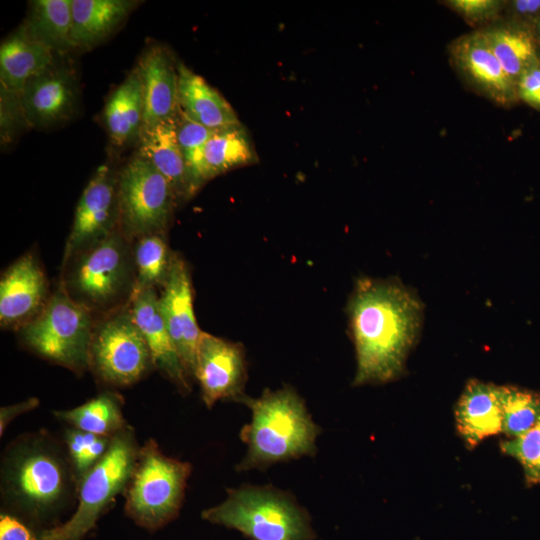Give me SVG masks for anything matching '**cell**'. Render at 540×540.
<instances>
[{
    "instance_id": "cell-1",
    "label": "cell",
    "mask_w": 540,
    "mask_h": 540,
    "mask_svg": "<svg viewBox=\"0 0 540 540\" xmlns=\"http://www.w3.org/2000/svg\"><path fill=\"white\" fill-rule=\"evenodd\" d=\"M355 345L354 386L398 379L418 337L423 306L398 280L358 279L348 303Z\"/></svg>"
},
{
    "instance_id": "cell-2",
    "label": "cell",
    "mask_w": 540,
    "mask_h": 540,
    "mask_svg": "<svg viewBox=\"0 0 540 540\" xmlns=\"http://www.w3.org/2000/svg\"><path fill=\"white\" fill-rule=\"evenodd\" d=\"M0 491L4 509L42 530L57 526L79 491L63 441L38 430L10 442L2 455Z\"/></svg>"
},
{
    "instance_id": "cell-3",
    "label": "cell",
    "mask_w": 540,
    "mask_h": 540,
    "mask_svg": "<svg viewBox=\"0 0 540 540\" xmlns=\"http://www.w3.org/2000/svg\"><path fill=\"white\" fill-rule=\"evenodd\" d=\"M241 403L250 408L252 419L240 432L248 449L236 466L237 471L266 468L316 453L315 441L320 428L292 387L284 386L275 391L266 389L259 398L245 395Z\"/></svg>"
},
{
    "instance_id": "cell-4",
    "label": "cell",
    "mask_w": 540,
    "mask_h": 540,
    "mask_svg": "<svg viewBox=\"0 0 540 540\" xmlns=\"http://www.w3.org/2000/svg\"><path fill=\"white\" fill-rule=\"evenodd\" d=\"M62 271L60 287L93 315L126 307L136 287L132 243L119 229L62 263Z\"/></svg>"
},
{
    "instance_id": "cell-5",
    "label": "cell",
    "mask_w": 540,
    "mask_h": 540,
    "mask_svg": "<svg viewBox=\"0 0 540 540\" xmlns=\"http://www.w3.org/2000/svg\"><path fill=\"white\" fill-rule=\"evenodd\" d=\"M227 498L202 511L213 524L241 532L252 540H314L308 512L291 495L270 486L227 489Z\"/></svg>"
},
{
    "instance_id": "cell-6",
    "label": "cell",
    "mask_w": 540,
    "mask_h": 540,
    "mask_svg": "<svg viewBox=\"0 0 540 540\" xmlns=\"http://www.w3.org/2000/svg\"><path fill=\"white\" fill-rule=\"evenodd\" d=\"M191 464L165 455L154 439L140 446L125 492L126 515L139 527L160 529L181 509Z\"/></svg>"
},
{
    "instance_id": "cell-7",
    "label": "cell",
    "mask_w": 540,
    "mask_h": 540,
    "mask_svg": "<svg viewBox=\"0 0 540 540\" xmlns=\"http://www.w3.org/2000/svg\"><path fill=\"white\" fill-rule=\"evenodd\" d=\"M139 448L129 424L114 435L107 452L83 477L73 514L65 522L43 529L41 540H82L94 529L115 498L125 492Z\"/></svg>"
},
{
    "instance_id": "cell-8",
    "label": "cell",
    "mask_w": 540,
    "mask_h": 540,
    "mask_svg": "<svg viewBox=\"0 0 540 540\" xmlns=\"http://www.w3.org/2000/svg\"><path fill=\"white\" fill-rule=\"evenodd\" d=\"M94 315L59 286L40 314L19 329L24 346L76 374L89 369Z\"/></svg>"
},
{
    "instance_id": "cell-9",
    "label": "cell",
    "mask_w": 540,
    "mask_h": 540,
    "mask_svg": "<svg viewBox=\"0 0 540 540\" xmlns=\"http://www.w3.org/2000/svg\"><path fill=\"white\" fill-rule=\"evenodd\" d=\"M177 204L169 182L140 154L119 171L118 229L129 242L150 234L166 235Z\"/></svg>"
},
{
    "instance_id": "cell-10",
    "label": "cell",
    "mask_w": 540,
    "mask_h": 540,
    "mask_svg": "<svg viewBox=\"0 0 540 540\" xmlns=\"http://www.w3.org/2000/svg\"><path fill=\"white\" fill-rule=\"evenodd\" d=\"M154 368L151 352L128 305L94 325L89 369L104 384L130 386Z\"/></svg>"
},
{
    "instance_id": "cell-11",
    "label": "cell",
    "mask_w": 540,
    "mask_h": 540,
    "mask_svg": "<svg viewBox=\"0 0 540 540\" xmlns=\"http://www.w3.org/2000/svg\"><path fill=\"white\" fill-rule=\"evenodd\" d=\"M449 63L472 92L501 108L519 103L516 84L502 68L478 30L458 36L447 45Z\"/></svg>"
},
{
    "instance_id": "cell-12",
    "label": "cell",
    "mask_w": 540,
    "mask_h": 540,
    "mask_svg": "<svg viewBox=\"0 0 540 540\" xmlns=\"http://www.w3.org/2000/svg\"><path fill=\"white\" fill-rule=\"evenodd\" d=\"M118 176L105 163L90 178L75 209L62 263L118 229Z\"/></svg>"
},
{
    "instance_id": "cell-13",
    "label": "cell",
    "mask_w": 540,
    "mask_h": 540,
    "mask_svg": "<svg viewBox=\"0 0 540 540\" xmlns=\"http://www.w3.org/2000/svg\"><path fill=\"white\" fill-rule=\"evenodd\" d=\"M246 378L243 346L202 331L194 379L200 385L206 407L212 408L220 400L241 402Z\"/></svg>"
},
{
    "instance_id": "cell-14",
    "label": "cell",
    "mask_w": 540,
    "mask_h": 540,
    "mask_svg": "<svg viewBox=\"0 0 540 540\" xmlns=\"http://www.w3.org/2000/svg\"><path fill=\"white\" fill-rule=\"evenodd\" d=\"M159 306L182 364L192 380L202 331L198 327L193 288L187 262L174 253L166 283L158 294Z\"/></svg>"
},
{
    "instance_id": "cell-15",
    "label": "cell",
    "mask_w": 540,
    "mask_h": 540,
    "mask_svg": "<svg viewBox=\"0 0 540 540\" xmlns=\"http://www.w3.org/2000/svg\"><path fill=\"white\" fill-rule=\"evenodd\" d=\"M77 96L74 70L55 61L29 79L20 92L28 127L43 129L68 121L75 113Z\"/></svg>"
},
{
    "instance_id": "cell-16",
    "label": "cell",
    "mask_w": 540,
    "mask_h": 540,
    "mask_svg": "<svg viewBox=\"0 0 540 540\" xmlns=\"http://www.w3.org/2000/svg\"><path fill=\"white\" fill-rule=\"evenodd\" d=\"M48 281L35 255L26 253L2 273L0 324L19 330L36 318L49 298Z\"/></svg>"
},
{
    "instance_id": "cell-17",
    "label": "cell",
    "mask_w": 540,
    "mask_h": 540,
    "mask_svg": "<svg viewBox=\"0 0 540 540\" xmlns=\"http://www.w3.org/2000/svg\"><path fill=\"white\" fill-rule=\"evenodd\" d=\"M128 307L149 347L154 368L181 392H190L192 380L182 364L166 326L157 291L155 289L135 290Z\"/></svg>"
},
{
    "instance_id": "cell-18",
    "label": "cell",
    "mask_w": 540,
    "mask_h": 540,
    "mask_svg": "<svg viewBox=\"0 0 540 540\" xmlns=\"http://www.w3.org/2000/svg\"><path fill=\"white\" fill-rule=\"evenodd\" d=\"M137 68L143 84V129L175 117L179 111V76L178 63L170 51L160 45L149 47Z\"/></svg>"
},
{
    "instance_id": "cell-19",
    "label": "cell",
    "mask_w": 540,
    "mask_h": 540,
    "mask_svg": "<svg viewBox=\"0 0 540 540\" xmlns=\"http://www.w3.org/2000/svg\"><path fill=\"white\" fill-rule=\"evenodd\" d=\"M456 429L468 449L503 432L502 386L469 380L455 406Z\"/></svg>"
},
{
    "instance_id": "cell-20",
    "label": "cell",
    "mask_w": 540,
    "mask_h": 540,
    "mask_svg": "<svg viewBox=\"0 0 540 540\" xmlns=\"http://www.w3.org/2000/svg\"><path fill=\"white\" fill-rule=\"evenodd\" d=\"M138 154L148 160L169 182L178 203L194 194L180 149L175 117L143 129Z\"/></svg>"
},
{
    "instance_id": "cell-21",
    "label": "cell",
    "mask_w": 540,
    "mask_h": 540,
    "mask_svg": "<svg viewBox=\"0 0 540 540\" xmlns=\"http://www.w3.org/2000/svg\"><path fill=\"white\" fill-rule=\"evenodd\" d=\"M55 62V52L31 36L24 25L0 47V86L20 94L26 82Z\"/></svg>"
},
{
    "instance_id": "cell-22",
    "label": "cell",
    "mask_w": 540,
    "mask_h": 540,
    "mask_svg": "<svg viewBox=\"0 0 540 540\" xmlns=\"http://www.w3.org/2000/svg\"><path fill=\"white\" fill-rule=\"evenodd\" d=\"M179 110L190 120L211 129L240 125L227 100L200 75L178 63Z\"/></svg>"
},
{
    "instance_id": "cell-23",
    "label": "cell",
    "mask_w": 540,
    "mask_h": 540,
    "mask_svg": "<svg viewBox=\"0 0 540 540\" xmlns=\"http://www.w3.org/2000/svg\"><path fill=\"white\" fill-rule=\"evenodd\" d=\"M130 0H71L73 49H90L116 31L135 7Z\"/></svg>"
},
{
    "instance_id": "cell-24",
    "label": "cell",
    "mask_w": 540,
    "mask_h": 540,
    "mask_svg": "<svg viewBox=\"0 0 540 540\" xmlns=\"http://www.w3.org/2000/svg\"><path fill=\"white\" fill-rule=\"evenodd\" d=\"M103 119L109 137L116 146L139 140L144 123V95L137 67L110 94Z\"/></svg>"
},
{
    "instance_id": "cell-25",
    "label": "cell",
    "mask_w": 540,
    "mask_h": 540,
    "mask_svg": "<svg viewBox=\"0 0 540 540\" xmlns=\"http://www.w3.org/2000/svg\"><path fill=\"white\" fill-rule=\"evenodd\" d=\"M478 31L483 34L493 54L515 84L540 56L535 28L502 18Z\"/></svg>"
},
{
    "instance_id": "cell-26",
    "label": "cell",
    "mask_w": 540,
    "mask_h": 540,
    "mask_svg": "<svg viewBox=\"0 0 540 540\" xmlns=\"http://www.w3.org/2000/svg\"><path fill=\"white\" fill-rule=\"evenodd\" d=\"M53 413L70 427L107 437H113L128 425L122 397L112 391L102 392L74 408Z\"/></svg>"
},
{
    "instance_id": "cell-27",
    "label": "cell",
    "mask_w": 540,
    "mask_h": 540,
    "mask_svg": "<svg viewBox=\"0 0 540 540\" xmlns=\"http://www.w3.org/2000/svg\"><path fill=\"white\" fill-rule=\"evenodd\" d=\"M24 27L31 36L55 53L72 50L71 0L32 1Z\"/></svg>"
},
{
    "instance_id": "cell-28",
    "label": "cell",
    "mask_w": 540,
    "mask_h": 540,
    "mask_svg": "<svg viewBox=\"0 0 540 540\" xmlns=\"http://www.w3.org/2000/svg\"><path fill=\"white\" fill-rule=\"evenodd\" d=\"M255 158L248 135L241 124L218 129L204 146V180L206 182L231 169L251 164Z\"/></svg>"
},
{
    "instance_id": "cell-29",
    "label": "cell",
    "mask_w": 540,
    "mask_h": 540,
    "mask_svg": "<svg viewBox=\"0 0 540 540\" xmlns=\"http://www.w3.org/2000/svg\"><path fill=\"white\" fill-rule=\"evenodd\" d=\"M132 251L136 273L135 290H161L167 281L174 256L166 235L140 237L132 242Z\"/></svg>"
},
{
    "instance_id": "cell-30",
    "label": "cell",
    "mask_w": 540,
    "mask_h": 540,
    "mask_svg": "<svg viewBox=\"0 0 540 540\" xmlns=\"http://www.w3.org/2000/svg\"><path fill=\"white\" fill-rule=\"evenodd\" d=\"M503 432L516 438L540 418V393L516 386H502Z\"/></svg>"
},
{
    "instance_id": "cell-31",
    "label": "cell",
    "mask_w": 540,
    "mask_h": 540,
    "mask_svg": "<svg viewBox=\"0 0 540 540\" xmlns=\"http://www.w3.org/2000/svg\"><path fill=\"white\" fill-rule=\"evenodd\" d=\"M177 140L188 171L193 194L205 183L203 152L209 138L218 129H211L187 118L180 110L175 116Z\"/></svg>"
},
{
    "instance_id": "cell-32",
    "label": "cell",
    "mask_w": 540,
    "mask_h": 540,
    "mask_svg": "<svg viewBox=\"0 0 540 540\" xmlns=\"http://www.w3.org/2000/svg\"><path fill=\"white\" fill-rule=\"evenodd\" d=\"M111 440L112 437L96 435L70 426L65 429L62 441L79 485L87 472L107 452Z\"/></svg>"
},
{
    "instance_id": "cell-33",
    "label": "cell",
    "mask_w": 540,
    "mask_h": 540,
    "mask_svg": "<svg viewBox=\"0 0 540 540\" xmlns=\"http://www.w3.org/2000/svg\"><path fill=\"white\" fill-rule=\"evenodd\" d=\"M500 449L521 464L528 484H540V418L522 435L502 441Z\"/></svg>"
},
{
    "instance_id": "cell-34",
    "label": "cell",
    "mask_w": 540,
    "mask_h": 540,
    "mask_svg": "<svg viewBox=\"0 0 540 540\" xmlns=\"http://www.w3.org/2000/svg\"><path fill=\"white\" fill-rule=\"evenodd\" d=\"M506 0H445L440 4L459 15L473 30L484 29L503 18Z\"/></svg>"
},
{
    "instance_id": "cell-35",
    "label": "cell",
    "mask_w": 540,
    "mask_h": 540,
    "mask_svg": "<svg viewBox=\"0 0 540 540\" xmlns=\"http://www.w3.org/2000/svg\"><path fill=\"white\" fill-rule=\"evenodd\" d=\"M28 127L21 105L20 94L0 86V134L1 142H11L15 135Z\"/></svg>"
},
{
    "instance_id": "cell-36",
    "label": "cell",
    "mask_w": 540,
    "mask_h": 540,
    "mask_svg": "<svg viewBox=\"0 0 540 540\" xmlns=\"http://www.w3.org/2000/svg\"><path fill=\"white\" fill-rule=\"evenodd\" d=\"M41 531L17 514L1 510L0 540H41Z\"/></svg>"
},
{
    "instance_id": "cell-37",
    "label": "cell",
    "mask_w": 540,
    "mask_h": 540,
    "mask_svg": "<svg viewBox=\"0 0 540 540\" xmlns=\"http://www.w3.org/2000/svg\"><path fill=\"white\" fill-rule=\"evenodd\" d=\"M519 102H523L540 113V56L516 82Z\"/></svg>"
},
{
    "instance_id": "cell-38",
    "label": "cell",
    "mask_w": 540,
    "mask_h": 540,
    "mask_svg": "<svg viewBox=\"0 0 540 540\" xmlns=\"http://www.w3.org/2000/svg\"><path fill=\"white\" fill-rule=\"evenodd\" d=\"M503 18L535 28L540 21V0H506Z\"/></svg>"
},
{
    "instance_id": "cell-39",
    "label": "cell",
    "mask_w": 540,
    "mask_h": 540,
    "mask_svg": "<svg viewBox=\"0 0 540 540\" xmlns=\"http://www.w3.org/2000/svg\"><path fill=\"white\" fill-rule=\"evenodd\" d=\"M39 399L30 397L21 402L5 405L0 408V435L2 436L9 424L26 412L32 411L39 406Z\"/></svg>"
},
{
    "instance_id": "cell-40",
    "label": "cell",
    "mask_w": 540,
    "mask_h": 540,
    "mask_svg": "<svg viewBox=\"0 0 540 540\" xmlns=\"http://www.w3.org/2000/svg\"><path fill=\"white\" fill-rule=\"evenodd\" d=\"M535 32H536V36H537V39H538V42H539V45H540V21L537 23V25L535 27Z\"/></svg>"
}]
</instances>
